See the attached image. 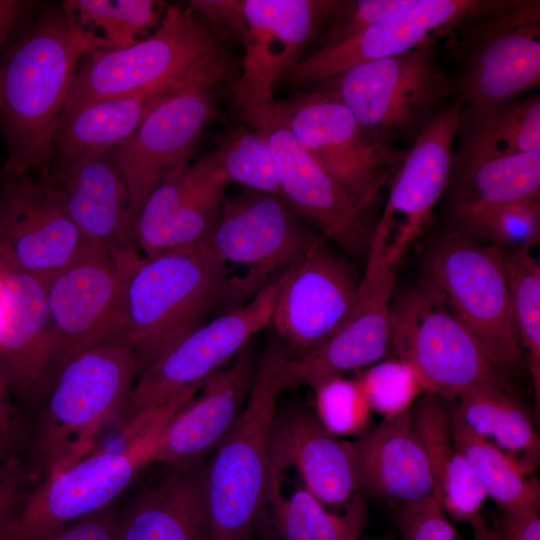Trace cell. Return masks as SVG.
<instances>
[{"mask_svg":"<svg viewBox=\"0 0 540 540\" xmlns=\"http://www.w3.org/2000/svg\"><path fill=\"white\" fill-rule=\"evenodd\" d=\"M341 0H241L236 38L244 47L242 73L234 82L273 90L342 6Z\"/></svg>","mask_w":540,"mask_h":540,"instance_id":"obj_23","label":"cell"},{"mask_svg":"<svg viewBox=\"0 0 540 540\" xmlns=\"http://www.w3.org/2000/svg\"><path fill=\"white\" fill-rule=\"evenodd\" d=\"M371 411L389 418L409 411L424 392L411 364L402 359L379 361L356 378Z\"/></svg>","mask_w":540,"mask_h":540,"instance_id":"obj_41","label":"cell"},{"mask_svg":"<svg viewBox=\"0 0 540 540\" xmlns=\"http://www.w3.org/2000/svg\"><path fill=\"white\" fill-rule=\"evenodd\" d=\"M169 96L138 94L82 106L58 123L50 161L108 154L137 129L156 104Z\"/></svg>","mask_w":540,"mask_h":540,"instance_id":"obj_33","label":"cell"},{"mask_svg":"<svg viewBox=\"0 0 540 540\" xmlns=\"http://www.w3.org/2000/svg\"><path fill=\"white\" fill-rule=\"evenodd\" d=\"M343 103L374 143H410L455 93L436 59V40L315 82Z\"/></svg>","mask_w":540,"mask_h":540,"instance_id":"obj_6","label":"cell"},{"mask_svg":"<svg viewBox=\"0 0 540 540\" xmlns=\"http://www.w3.org/2000/svg\"><path fill=\"white\" fill-rule=\"evenodd\" d=\"M345 446L360 495L394 508L435 496L430 462L410 410L383 418L356 440L345 441Z\"/></svg>","mask_w":540,"mask_h":540,"instance_id":"obj_26","label":"cell"},{"mask_svg":"<svg viewBox=\"0 0 540 540\" xmlns=\"http://www.w3.org/2000/svg\"><path fill=\"white\" fill-rule=\"evenodd\" d=\"M446 410L453 444L467 460L487 496L501 511L539 512L540 484L534 472L473 433L460 418L454 400Z\"/></svg>","mask_w":540,"mask_h":540,"instance_id":"obj_36","label":"cell"},{"mask_svg":"<svg viewBox=\"0 0 540 540\" xmlns=\"http://www.w3.org/2000/svg\"><path fill=\"white\" fill-rule=\"evenodd\" d=\"M389 327L391 348L413 366L424 392L450 399L476 386L511 388L428 279L391 303Z\"/></svg>","mask_w":540,"mask_h":540,"instance_id":"obj_9","label":"cell"},{"mask_svg":"<svg viewBox=\"0 0 540 540\" xmlns=\"http://www.w3.org/2000/svg\"><path fill=\"white\" fill-rule=\"evenodd\" d=\"M237 62L224 36L192 7L169 5L155 32L119 50L95 49L81 60L59 122L84 105L138 94L209 90Z\"/></svg>","mask_w":540,"mask_h":540,"instance_id":"obj_3","label":"cell"},{"mask_svg":"<svg viewBox=\"0 0 540 540\" xmlns=\"http://www.w3.org/2000/svg\"><path fill=\"white\" fill-rule=\"evenodd\" d=\"M214 117L209 90L178 92L156 104L137 129L108 153L125 179L135 222L162 180L193 159L203 129Z\"/></svg>","mask_w":540,"mask_h":540,"instance_id":"obj_20","label":"cell"},{"mask_svg":"<svg viewBox=\"0 0 540 540\" xmlns=\"http://www.w3.org/2000/svg\"><path fill=\"white\" fill-rule=\"evenodd\" d=\"M460 111L461 105L456 101L440 108L397 167L386 207L378 220L390 231L396 217H401L387 248L394 265L429 226L434 206L448 186Z\"/></svg>","mask_w":540,"mask_h":540,"instance_id":"obj_22","label":"cell"},{"mask_svg":"<svg viewBox=\"0 0 540 540\" xmlns=\"http://www.w3.org/2000/svg\"><path fill=\"white\" fill-rule=\"evenodd\" d=\"M232 95L238 118L267 142L287 203L348 256L366 255L376 226L369 208L326 173L296 140L273 91L232 85Z\"/></svg>","mask_w":540,"mask_h":540,"instance_id":"obj_7","label":"cell"},{"mask_svg":"<svg viewBox=\"0 0 540 540\" xmlns=\"http://www.w3.org/2000/svg\"><path fill=\"white\" fill-rule=\"evenodd\" d=\"M232 289L226 262L208 241L141 256L124 294V339L139 374L205 324L214 309L231 310Z\"/></svg>","mask_w":540,"mask_h":540,"instance_id":"obj_4","label":"cell"},{"mask_svg":"<svg viewBox=\"0 0 540 540\" xmlns=\"http://www.w3.org/2000/svg\"><path fill=\"white\" fill-rule=\"evenodd\" d=\"M371 540H396L390 536H384V537H379V538H375V539H371Z\"/></svg>","mask_w":540,"mask_h":540,"instance_id":"obj_51","label":"cell"},{"mask_svg":"<svg viewBox=\"0 0 540 540\" xmlns=\"http://www.w3.org/2000/svg\"><path fill=\"white\" fill-rule=\"evenodd\" d=\"M287 355L269 343L244 409L205 466L209 540H250L267 490L279 375Z\"/></svg>","mask_w":540,"mask_h":540,"instance_id":"obj_5","label":"cell"},{"mask_svg":"<svg viewBox=\"0 0 540 540\" xmlns=\"http://www.w3.org/2000/svg\"><path fill=\"white\" fill-rule=\"evenodd\" d=\"M493 528L503 540H540L539 512L501 511Z\"/></svg>","mask_w":540,"mask_h":540,"instance_id":"obj_49","label":"cell"},{"mask_svg":"<svg viewBox=\"0 0 540 540\" xmlns=\"http://www.w3.org/2000/svg\"><path fill=\"white\" fill-rule=\"evenodd\" d=\"M447 44L463 60L456 102L478 108L516 99L540 82V2L477 19Z\"/></svg>","mask_w":540,"mask_h":540,"instance_id":"obj_13","label":"cell"},{"mask_svg":"<svg viewBox=\"0 0 540 540\" xmlns=\"http://www.w3.org/2000/svg\"><path fill=\"white\" fill-rule=\"evenodd\" d=\"M120 514L112 504L70 523L42 540H116Z\"/></svg>","mask_w":540,"mask_h":540,"instance_id":"obj_47","label":"cell"},{"mask_svg":"<svg viewBox=\"0 0 540 540\" xmlns=\"http://www.w3.org/2000/svg\"><path fill=\"white\" fill-rule=\"evenodd\" d=\"M401 540H463L435 496L394 508Z\"/></svg>","mask_w":540,"mask_h":540,"instance_id":"obj_43","label":"cell"},{"mask_svg":"<svg viewBox=\"0 0 540 540\" xmlns=\"http://www.w3.org/2000/svg\"><path fill=\"white\" fill-rule=\"evenodd\" d=\"M172 406L112 450L92 452L40 481L0 540H42L114 503L149 463Z\"/></svg>","mask_w":540,"mask_h":540,"instance_id":"obj_11","label":"cell"},{"mask_svg":"<svg viewBox=\"0 0 540 540\" xmlns=\"http://www.w3.org/2000/svg\"><path fill=\"white\" fill-rule=\"evenodd\" d=\"M453 228L501 248L531 249L540 237V198L481 211L453 224Z\"/></svg>","mask_w":540,"mask_h":540,"instance_id":"obj_40","label":"cell"},{"mask_svg":"<svg viewBox=\"0 0 540 540\" xmlns=\"http://www.w3.org/2000/svg\"><path fill=\"white\" fill-rule=\"evenodd\" d=\"M410 417L430 462L435 497L452 521L472 524L481 516V507L488 496L453 444L441 398L423 392L411 407Z\"/></svg>","mask_w":540,"mask_h":540,"instance_id":"obj_30","label":"cell"},{"mask_svg":"<svg viewBox=\"0 0 540 540\" xmlns=\"http://www.w3.org/2000/svg\"><path fill=\"white\" fill-rule=\"evenodd\" d=\"M452 224L481 211L540 198V150L453 159Z\"/></svg>","mask_w":540,"mask_h":540,"instance_id":"obj_31","label":"cell"},{"mask_svg":"<svg viewBox=\"0 0 540 540\" xmlns=\"http://www.w3.org/2000/svg\"><path fill=\"white\" fill-rule=\"evenodd\" d=\"M51 367L45 284L0 264V370L20 410L39 394Z\"/></svg>","mask_w":540,"mask_h":540,"instance_id":"obj_24","label":"cell"},{"mask_svg":"<svg viewBox=\"0 0 540 540\" xmlns=\"http://www.w3.org/2000/svg\"><path fill=\"white\" fill-rule=\"evenodd\" d=\"M216 150L230 182L283 198L274 158L258 133L250 128L232 129L221 136Z\"/></svg>","mask_w":540,"mask_h":540,"instance_id":"obj_39","label":"cell"},{"mask_svg":"<svg viewBox=\"0 0 540 540\" xmlns=\"http://www.w3.org/2000/svg\"><path fill=\"white\" fill-rule=\"evenodd\" d=\"M256 366L244 347L234 363L211 376L165 423L152 462L169 465L202 460L215 450L241 415L254 382Z\"/></svg>","mask_w":540,"mask_h":540,"instance_id":"obj_27","label":"cell"},{"mask_svg":"<svg viewBox=\"0 0 540 540\" xmlns=\"http://www.w3.org/2000/svg\"><path fill=\"white\" fill-rule=\"evenodd\" d=\"M27 426L23 412L14 401L0 370V463L22 457Z\"/></svg>","mask_w":540,"mask_h":540,"instance_id":"obj_46","label":"cell"},{"mask_svg":"<svg viewBox=\"0 0 540 540\" xmlns=\"http://www.w3.org/2000/svg\"><path fill=\"white\" fill-rule=\"evenodd\" d=\"M473 540H503L494 528L488 527L486 520L480 516L472 524Z\"/></svg>","mask_w":540,"mask_h":540,"instance_id":"obj_50","label":"cell"},{"mask_svg":"<svg viewBox=\"0 0 540 540\" xmlns=\"http://www.w3.org/2000/svg\"><path fill=\"white\" fill-rule=\"evenodd\" d=\"M410 2L411 0L343 1L338 12L326 26L321 47L334 46L353 38L404 8Z\"/></svg>","mask_w":540,"mask_h":540,"instance_id":"obj_44","label":"cell"},{"mask_svg":"<svg viewBox=\"0 0 540 540\" xmlns=\"http://www.w3.org/2000/svg\"><path fill=\"white\" fill-rule=\"evenodd\" d=\"M140 257L117 256L97 245L44 283L51 344L49 373L81 350L125 342V286Z\"/></svg>","mask_w":540,"mask_h":540,"instance_id":"obj_14","label":"cell"},{"mask_svg":"<svg viewBox=\"0 0 540 540\" xmlns=\"http://www.w3.org/2000/svg\"><path fill=\"white\" fill-rule=\"evenodd\" d=\"M48 176L73 223L114 255L139 254L125 179L108 154L50 161Z\"/></svg>","mask_w":540,"mask_h":540,"instance_id":"obj_25","label":"cell"},{"mask_svg":"<svg viewBox=\"0 0 540 540\" xmlns=\"http://www.w3.org/2000/svg\"><path fill=\"white\" fill-rule=\"evenodd\" d=\"M455 398L460 418L473 433L535 471L540 460V437L511 388L476 386Z\"/></svg>","mask_w":540,"mask_h":540,"instance_id":"obj_35","label":"cell"},{"mask_svg":"<svg viewBox=\"0 0 540 540\" xmlns=\"http://www.w3.org/2000/svg\"><path fill=\"white\" fill-rule=\"evenodd\" d=\"M277 102L303 148L337 183L370 208L406 150L372 142L353 113L324 90L299 91Z\"/></svg>","mask_w":540,"mask_h":540,"instance_id":"obj_15","label":"cell"},{"mask_svg":"<svg viewBox=\"0 0 540 540\" xmlns=\"http://www.w3.org/2000/svg\"><path fill=\"white\" fill-rule=\"evenodd\" d=\"M101 47L71 9L41 2L22 37L0 56L1 174L36 172L50 162L53 138L79 64Z\"/></svg>","mask_w":540,"mask_h":540,"instance_id":"obj_1","label":"cell"},{"mask_svg":"<svg viewBox=\"0 0 540 540\" xmlns=\"http://www.w3.org/2000/svg\"><path fill=\"white\" fill-rule=\"evenodd\" d=\"M293 466L304 485L324 506L344 510L358 495L345 441L329 432L315 412L297 407L275 414L270 468Z\"/></svg>","mask_w":540,"mask_h":540,"instance_id":"obj_28","label":"cell"},{"mask_svg":"<svg viewBox=\"0 0 540 540\" xmlns=\"http://www.w3.org/2000/svg\"><path fill=\"white\" fill-rule=\"evenodd\" d=\"M518 0H411L389 17L353 38L321 47L302 58L280 79L315 83L353 66L409 51L443 34L453 36L470 22L506 12Z\"/></svg>","mask_w":540,"mask_h":540,"instance_id":"obj_18","label":"cell"},{"mask_svg":"<svg viewBox=\"0 0 540 540\" xmlns=\"http://www.w3.org/2000/svg\"><path fill=\"white\" fill-rule=\"evenodd\" d=\"M100 245L67 214L46 166L17 176L0 173V256L46 282Z\"/></svg>","mask_w":540,"mask_h":540,"instance_id":"obj_17","label":"cell"},{"mask_svg":"<svg viewBox=\"0 0 540 540\" xmlns=\"http://www.w3.org/2000/svg\"><path fill=\"white\" fill-rule=\"evenodd\" d=\"M138 363L126 342L96 345L52 368L25 413L23 459L39 482L94 452L130 397Z\"/></svg>","mask_w":540,"mask_h":540,"instance_id":"obj_2","label":"cell"},{"mask_svg":"<svg viewBox=\"0 0 540 540\" xmlns=\"http://www.w3.org/2000/svg\"><path fill=\"white\" fill-rule=\"evenodd\" d=\"M77 23L102 31L103 50H119L134 45L138 36L147 38L158 27L163 14L153 0H68ZM164 12V11H163Z\"/></svg>","mask_w":540,"mask_h":540,"instance_id":"obj_38","label":"cell"},{"mask_svg":"<svg viewBox=\"0 0 540 540\" xmlns=\"http://www.w3.org/2000/svg\"><path fill=\"white\" fill-rule=\"evenodd\" d=\"M321 236L284 198L244 189L225 197L208 242L247 269L232 277L236 308L299 264Z\"/></svg>","mask_w":540,"mask_h":540,"instance_id":"obj_12","label":"cell"},{"mask_svg":"<svg viewBox=\"0 0 540 540\" xmlns=\"http://www.w3.org/2000/svg\"><path fill=\"white\" fill-rule=\"evenodd\" d=\"M290 271L248 302L207 321L142 371L116 423L121 440L145 427L182 394L198 391L257 332L270 325Z\"/></svg>","mask_w":540,"mask_h":540,"instance_id":"obj_8","label":"cell"},{"mask_svg":"<svg viewBox=\"0 0 540 540\" xmlns=\"http://www.w3.org/2000/svg\"><path fill=\"white\" fill-rule=\"evenodd\" d=\"M504 251L514 326L529 371L539 416L540 409V265L530 248Z\"/></svg>","mask_w":540,"mask_h":540,"instance_id":"obj_37","label":"cell"},{"mask_svg":"<svg viewBox=\"0 0 540 540\" xmlns=\"http://www.w3.org/2000/svg\"><path fill=\"white\" fill-rule=\"evenodd\" d=\"M38 483L22 457L0 463V535L17 517Z\"/></svg>","mask_w":540,"mask_h":540,"instance_id":"obj_45","label":"cell"},{"mask_svg":"<svg viewBox=\"0 0 540 540\" xmlns=\"http://www.w3.org/2000/svg\"><path fill=\"white\" fill-rule=\"evenodd\" d=\"M315 414L333 435L361 436L371 422V408L357 380L334 376L314 389Z\"/></svg>","mask_w":540,"mask_h":540,"instance_id":"obj_42","label":"cell"},{"mask_svg":"<svg viewBox=\"0 0 540 540\" xmlns=\"http://www.w3.org/2000/svg\"><path fill=\"white\" fill-rule=\"evenodd\" d=\"M205 466L171 465L121 512L116 540H209Z\"/></svg>","mask_w":540,"mask_h":540,"instance_id":"obj_29","label":"cell"},{"mask_svg":"<svg viewBox=\"0 0 540 540\" xmlns=\"http://www.w3.org/2000/svg\"><path fill=\"white\" fill-rule=\"evenodd\" d=\"M390 233L376 223L366 266L354 303L338 330L319 348L282 365L281 390L309 386L344 373L369 367L385 358L391 349L390 307L394 264L387 254Z\"/></svg>","mask_w":540,"mask_h":540,"instance_id":"obj_16","label":"cell"},{"mask_svg":"<svg viewBox=\"0 0 540 540\" xmlns=\"http://www.w3.org/2000/svg\"><path fill=\"white\" fill-rule=\"evenodd\" d=\"M229 183L216 149L170 172L136 218L135 240L144 257L208 241Z\"/></svg>","mask_w":540,"mask_h":540,"instance_id":"obj_21","label":"cell"},{"mask_svg":"<svg viewBox=\"0 0 540 540\" xmlns=\"http://www.w3.org/2000/svg\"><path fill=\"white\" fill-rule=\"evenodd\" d=\"M280 476L270 468L255 525L263 540H359L367 520V507L360 494L344 511H331L306 488L284 497Z\"/></svg>","mask_w":540,"mask_h":540,"instance_id":"obj_32","label":"cell"},{"mask_svg":"<svg viewBox=\"0 0 540 540\" xmlns=\"http://www.w3.org/2000/svg\"><path fill=\"white\" fill-rule=\"evenodd\" d=\"M40 4L34 0H0V56L22 37Z\"/></svg>","mask_w":540,"mask_h":540,"instance_id":"obj_48","label":"cell"},{"mask_svg":"<svg viewBox=\"0 0 540 540\" xmlns=\"http://www.w3.org/2000/svg\"><path fill=\"white\" fill-rule=\"evenodd\" d=\"M360 278L354 265L321 236L294 266L278 296L272 318L289 360L323 345L354 303Z\"/></svg>","mask_w":540,"mask_h":540,"instance_id":"obj_19","label":"cell"},{"mask_svg":"<svg viewBox=\"0 0 540 540\" xmlns=\"http://www.w3.org/2000/svg\"><path fill=\"white\" fill-rule=\"evenodd\" d=\"M425 278L444 295L492 363L507 377L526 368L512 315L504 249L453 228L434 243Z\"/></svg>","mask_w":540,"mask_h":540,"instance_id":"obj_10","label":"cell"},{"mask_svg":"<svg viewBox=\"0 0 540 540\" xmlns=\"http://www.w3.org/2000/svg\"><path fill=\"white\" fill-rule=\"evenodd\" d=\"M453 159L502 156L540 150V96L463 108Z\"/></svg>","mask_w":540,"mask_h":540,"instance_id":"obj_34","label":"cell"}]
</instances>
